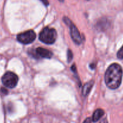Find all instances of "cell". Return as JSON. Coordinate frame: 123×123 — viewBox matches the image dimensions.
Wrapping results in <instances>:
<instances>
[{
    "mask_svg": "<svg viewBox=\"0 0 123 123\" xmlns=\"http://www.w3.org/2000/svg\"><path fill=\"white\" fill-rule=\"evenodd\" d=\"M100 123H108V120H107L106 118H104V119H103V120H101Z\"/></svg>",
    "mask_w": 123,
    "mask_h": 123,
    "instance_id": "obj_15",
    "label": "cell"
},
{
    "mask_svg": "<svg viewBox=\"0 0 123 123\" xmlns=\"http://www.w3.org/2000/svg\"><path fill=\"white\" fill-rule=\"evenodd\" d=\"M59 1H61V2H63V1H64V0H59Z\"/></svg>",
    "mask_w": 123,
    "mask_h": 123,
    "instance_id": "obj_16",
    "label": "cell"
},
{
    "mask_svg": "<svg viewBox=\"0 0 123 123\" xmlns=\"http://www.w3.org/2000/svg\"><path fill=\"white\" fill-rule=\"evenodd\" d=\"M73 53H72V50L68 49L67 51V61L68 62H70L73 60Z\"/></svg>",
    "mask_w": 123,
    "mask_h": 123,
    "instance_id": "obj_10",
    "label": "cell"
},
{
    "mask_svg": "<svg viewBox=\"0 0 123 123\" xmlns=\"http://www.w3.org/2000/svg\"><path fill=\"white\" fill-rule=\"evenodd\" d=\"M18 76L14 73L7 72L2 77V82L4 86L9 88H13L18 82Z\"/></svg>",
    "mask_w": 123,
    "mask_h": 123,
    "instance_id": "obj_4",
    "label": "cell"
},
{
    "mask_svg": "<svg viewBox=\"0 0 123 123\" xmlns=\"http://www.w3.org/2000/svg\"><path fill=\"white\" fill-rule=\"evenodd\" d=\"M52 53L50 50L43 48H38L36 49V51L33 53L34 56H40L43 58L50 59L52 56Z\"/></svg>",
    "mask_w": 123,
    "mask_h": 123,
    "instance_id": "obj_6",
    "label": "cell"
},
{
    "mask_svg": "<svg viewBox=\"0 0 123 123\" xmlns=\"http://www.w3.org/2000/svg\"><path fill=\"white\" fill-rule=\"evenodd\" d=\"M94 84V81H90L88 82H87L86 84H85V85H84V87H83V91H82V93L83 95L84 96H86L89 93H90V91L92 89V86H93Z\"/></svg>",
    "mask_w": 123,
    "mask_h": 123,
    "instance_id": "obj_9",
    "label": "cell"
},
{
    "mask_svg": "<svg viewBox=\"0 0 123 123\" xmlns=\"http://www.w3.org/2000/svg\"><path fill=\"white\" fill-rule=\"evenodd\" d=\"M104 111L103 109H97L96 111L94 112L93 115H92V120L93 122H97L101 118L103 117L104 115Z\"/></svg>",
    "mask_w": 123,
    "mask_h": 123,
    "instance_id": "obj_8",
    "label": "cell"
},
{
    "mask_svg": "<svg viewBox=\"0 0 123 123\" xmlns=\"http://www.w3.org/2000/svg\"><path fill=\"white\" fill-rule=\"evenodd\" d=\"M117 57L120 60L123 59V46L121 48V49L118 50L117 53Z\"/></svg>",
    "mask_w": 123,
    "mask_h": 123,
    "instance_id": "obj_11",
    "label": "cell"
},
{
    "mask_svg": "<svg viewBox=\"0 0 123 123\" xmlns=\"http://www.w3.org/2000/svg\"><path fill=\"white\" fill-rule=\"evenodd\" d=\"M36 34L32 30H28L25 32H22L17 36L18 42L24 44H30L35 40Z\"/></svg>",
    "mask_w": 123,
    "mask_h": 123,
    "instance_id": "obj_5",
    "label": "cell"
},
{
    "mask_svg": "<svg viewBox=\"0 0 123 123\" xmlns=\"http://www.w3.org/2000/svg\"><path fill=\"white\" fill-rule=\"evenodd\" d=\"M84 123H91V118H87L84 121Z\"/></svg>",
    "mask_w": 123,
    "mask_h": 123,
    "instance_id": "obj_14",
    "label": "cell"
},
{
    "mask_svg": "<svg viewBox=\"0 0 123 123\" xmlns=\"http://www.w3.org/2000/svg\"><path fill=\"white\" fill-rule=\"evenodd\" d=\"M109 23L106 19H102L97 23V28L100 31H104L108 27Z\"/></svg>",
    "mask_w": 123,
    "mask_h": 123,
    "instance_id": "obj_7",
    "label": "cell"
},
{
    "mask_svg": "<svg viewBox=\"0 0 123 123\" xmlns=\"http://www.w3.org/2000/svg\"><path fill=\"white\" fill-rule=\"evenodd\" d=\"M123 78L122 67L118 64L114 63L109 66L105 75V81L108 88L115 90L120 86Z\"/></svg>",
    "mask_w": 123,
    "mask_h": 123,
    "instance_id": "obj_1",
    "label": "cell"
},
{
    "mask_svg": "<svg viewBox=\"0 0 123 123\" xmlns=\"http://www.w3.org/2000/svg\"><path fill=\"white\" fill-rule=\"evenodd\" d=\"M56 37L57 34L55 29L46 27L40 33L39 40L45 44H51L56 41Z\"/></svg>",
    "mask_w": 123,
    "mask_h": 123,
    "instance_id": "obj_2",
    "label": "cell"
},
{
    "mask_svg": "<svg viewBox=\"0 0 123 123\" xmlns=\"http://www.w3.org/2000/svg\"><path fill=\"white\" fill-rule=\"evenodd\" d=\"M63 20L64 22L66 23V24H67L69 26L70 31V36L73 42L76 44H80L82 43V37L76 26L67 17H64Z\"/></svg>",
    "mask_w": 123,
    "mask_h": 123,
    "instance_id": "obj_3",
    "label": "cell"
},
{
    "mask_svg": "<svg viewBox=\"0 0 123 123\" xmlns=\"http://www.w3.org/2000/svg\"><path fill=\"white\" fill-rule=\"evenodd\" d=\"M43 4H44L45 6H48L49 5V2H48V0H40Z\"/></svg>",
    "mask_w": 123,
    "mask_h": 123,
    "instance_id": "obj_13",
    "label": "cell"
},
{
    "mask_svg": "<svg viewBox=\"0 0 123 123\" xmlns=\"http://www.w3.org/2000/svg\"><path fill=\"white\" fill-rule=\"evenodd\" d=\"M1 92L4 94H8V91H7L6 89H5L4 88H1Z\"/></svg>",
    "mask_w": 123,
    "mask_h": 123,
    "instance_id": "obj_12",
    "label": "cell"
}]
</instances>
